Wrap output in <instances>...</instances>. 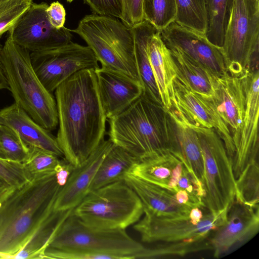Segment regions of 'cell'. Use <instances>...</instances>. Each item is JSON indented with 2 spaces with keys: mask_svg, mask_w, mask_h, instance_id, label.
I'll return each mask as SVG.
<instances>
[{
  "mask_svg": "<svg viewBox=\"0 0 259 259\" xmlns=\"http://www.w3.org/2000/svg\"><path fill=\"white\" fill-rule=\"evenodd\" d=\"M159 31L167 48L180 50L217 77L228 72L221 48L209 41L205 35L175 21Z\"/></svg>",
  "mask_w": 259,
  "mask_h": 259,
  "instance_id": "obj_16",
  "label": "cell"
},
{
  "mask_svg": "<svg viewBox=\"0 0 259 259\" xmlns=\"http://www.w3.org/2000/svg\"><path fill=\"white\" fill-rule=\"evenodd\" d=\"M167 48L172 58L177 76L196 93L206 97H212L219 77L180 50Z\"/></svg>",
  "mask_w": 259,
  "mask_h": 259,
  "instance_id": "obj_24",
  "label": "cell"
},
{
  "mask_svg": "<svg viewBox=\"0 0 259 259\" xmlns=\"http://www.w3.org/2000/svg\"><path fill=\"white\" fill-rule=\"evenodd\" d=\"M175 105L195 126L214 129L222 140L229 156L232 159L235 146L230 130L220 116L211 97L202 96L192 91L177 76L173 80Z\"/></svg>",
  "mask_w": 259,
  "mask_h": 259,
  "instance_id": "obj_14",
  "label": "cell"
},
{
  "mask_svg": "<svg viewBox=\"0 0 259 259\" xmlns=\"http://www.w3.org/2000/svg\"><path fill=\"white\" fill-rule=\"evenodd\" d=\"M73 210H56L13 258H43L45 250Z\"/></svg>",
  "mask_w": 259,
  "mask_h": 259,
  "instance_id": "obj_28",
  "label": "cell"
},
{
  "mask_svg": "<svg viewBox=\"0 0 259 259\" xmlns=\"http://www.w3.org/2000/svg\"><path fill=\"white\" fill-rule=\"evenodd\" d=\"M242 80L246 105L241 134L233 157V169L236 179L250 163L258 162L259 70L254 69L240 77Z\"/></svg>",
  "mask_w": 259,
  "mask_h": 259,
  "instance_id": "obj_15",
  "label": "cell"
},
{
  "mask_svg": "<svg viewBox=\"0 0 259 259\" xmlns=\"http://www.w3.org/2000/svg\"><path fill=\"white\" fill-rule=\"evenodd\" d=\"M70 30L84 39L102 66L140 81L131 27L114 17L93 14L86 15L75 29Z\"/></svg>",
  "mask_w": 259,
  "mask_h": 259,
  "instance_id": "obj_5",
  "label": "cell"
},
{
  "mask_svg": "<svg viewBox=\"0 0 259 259\" xmlns=\"http://www.w3.org/2000/svg\"><path fill=\"white\" fill-rule=\"evenodd\" d=\"M46 3H33L10 32L13 40L31 52L56 48L71 41L70 29H57L50 23Z\"/></svg>",
  "mask_w": 259,
  "mask_h": 259,
  "instance_id": "obj_13",
  "label": "cell"
},
{
  "mask_svg": "<svg viewBox=\"0 0 259 259\" xmlns=\"http://www.w3.org/2000/svg\"><path fill=\"white\" fill-rule=\"evenodd\" d=\"M2 46L0 45V90L7 89L9 90V88L4 73L3 64L1 59V50Z\"/></svg>",
  "mask_w": 259,
  "mask_h": 259,
  "instance_id": "obj_41",
  "label": "cell"
},
{
  "mask_svg": "<svg viewBox=\"0 0 259 259\" xmlns=\"http://www.w3.org/2000/svg\"><path fill=\"white\" fill-rule=\"evenodd\" d=\"M131 28L134 37L136 64L144 92L155 102L162 104L148 53V45L150 39L159 30L144 20Z\"/></svg>",
  "mask_w": 259,
  "mask_h": 259,
  "instance_id": "obj_26",
  "label": "cell"
},
{
  "mask_svg": "<svg viewBox=\"0 0 259 259\" xmlns=\"http://www.w3.org/2000/svg\"><path fill=\"white\" fill-rule=\"evenodd\" d=\"M59 130L57 139L64 158L74 167L98 147L107 118L94 69L80 70L55 90Z\"/></svg>",
  "mask_w": 259,
  "mask_h": 259,
  "instance_id": "obj_1",
  "label": "cell"
},
{
  "mask_svg": "<svg viewBox=\"0 0 259 259\" xmlns=\"http://www.w3.org/2000/svg\"><path fill=\"white\" fill-rule=\"evenodd\" d=\"M72 213L91 227L125 229L140 220L144 208L134 190L121 180L90 190Z\"/></svg>",
  "mask_w": 259,
  "mask_h": 259,
  "instance_id": "obj_6",
  "label": "cell"
},
{
  "mask_svg": "<svg viewBox=\"0 0 259 259\" xmlns=\"http://www.w3.org/2000/svg\"><path fill=\"white\" fill-rule=\"evenodd\" d=\"M33 0H0V38L13 28Z\"/></svg>",
  "mask_w": 259,
  "mask_h": 259,
  "instance_id": "obj_35",
  "label": "cell"
},
{
  "mask_svg": "<svg viewBox=\"0 0 259 259\" xmlns=\"http://www.w3.org/2000/svg\"><path fill=\"white\" fill-rule=\"evenodd\" d=\"M113 145L109 139H104L87 159L74 168L57 195L56 210L73 209L79 203L89 191L101 163Z\"/></svg>",
  "mask_w": 259,
  "mask_h": 259,
  "instance_id": "obj_19",
  "label": "cell"
},
{
  "mask_svg": "<svg viewBox=\"0 0 259 259\" xmlns=\"http://www.w3.org/2000/svg\"><path fill=\"white\" fill-rule=\"evenodd\" d=\"M193 126L197 134L203 158L205 207L210 212H220L229 208L235 199L233 160L214 129Z\"/></svg>",
  "mask_w": 259,
  "mask_h": 259,
  "instance_id": "obj_9",
  "label": "cell"
},
{
  "mask_svg": "<svg viewBox=\"0 0 259 259\" xmlns=\"http://www.w3.org/2000/svg\"><path fill=\"white\" fill-rule=\"evenodd\" d=\"M59 157L41 149L29 147L23 163L32 177L36 175L55 172L61 160Z\"/></svg>",
  "mask_w": 259,
  "mask_h": 259,
  "instance_id": "obj_34",
  "label": "cell"
},
{
  "mask_svg": "<svg viewBox=\"0 0 259 259\" xmlns=\"http://www.w3.org/2000/svg\"><path fill=\"white\" fill-rule=\"evenodd\" d=\"M95 73L107 120L127 108L144 92L140 81L116 70L101 66Z\"/></svg>",
  "mask_w": 259,
  "mask_h": 259,
  "instance_id": "obj_18",
  "label": "cell"
},
{
  "mask_svg": "<svg viewBox=\"0 0 259 259\" xmlns=\"http://www.w3.org/2000/svg\"><path fill=\"white\" fill-rule=\"evenodd\" d=\"M123 13L121 21L130 27L144 20L143 0H122Z\"/></svg>",
  "mask_w": 259,
  "mask_h": 259,
  "instance_id": "obj_38",
  "label": "cell"
},
{
  "mask_svg": "<svg viewBox=\"0 0 259 259\" xmlns=\"http://www.w3.org/2000/svg\"><path fill=\"white\" fill-rule=\"evenodd\" d=\"M124 180L140 198L144 211L165 218L189 217L192 208L180 203L169 190L131 174L125 176Z\"/></svg>",
  "mask_w": 259,
  "mask_h": 259,
  "instance_id": "obj_22",
  "label": "cell"
},
{
  "mask_svg": "<svg viewBox=\"0 0 259 259\" xmlns=\"http://www.w3.org/2000/svg\"><path fill=\"white\" fill-rule=\"evenodd\" d=\"M0 149L4 158L22 162L29 148L13 129L0 124Z\"/></svg>",
  "mask_w": 259,
  "mask_h": 259,
  "instance_id": "obj_33",
  "label": "cell"
},
{
  "mask_svg": "<svg viewBox=\"0 0 259 259\" xmlns=\"http://www.w3.org/2000/svg\"><path fill=\"white\" fill-rule=\"evenodd\" d=\"M63 187L55 171L34 175L0 206V254L13 258L56 210Z\"/></svg>",
  "mask_w": 259,
  "mask_h": 259,
  "instance_id": "obj_2",
  "label": "cell"
},
{
  "mask_svg": "<svg viewBox=\"0 0 259 259\" xmlns=\"http://www.w3.org/2000/svg\"><path fill=\"white\" fill-rule=\"evenodd\" d=\"M94 14L122 19V0H83Z\"/></svg>",
  "mask_w": 259,
  "mask_h": 259,
  "instance_id": "obj_37",
  "label": "cell"
},
{
  "mask_svg": "<svg viewBox=\"0 0 259 259\" xmlns=\"http://www.w3.org/2000/svg\"><path fill=\"white\" fill-rule=\"evenodd\" d=\"M259 230V208L235 199L229 207L226 221L210 240L213 255L219 257L246 243Z\"/></svg>",
  "mask_w": 259,
  "mask_h": 259,
  "instance_id": "obj_17",
  "label": "cell"
},
{
  "mask_svg": "<svg viewBox=\"0 0 259 259\" xmlns=\"http://www.w3.org/2000/svg\"><path fill=\"white\" fill-rule=\"evenodd\" d=\"M212 99L220 116L230 130L235 149L240 136L246 105L241 78L228 72L219 77Z\"/></svg>",
  "mask_w": 259,
  "mask_h": 259,
  "instance_id": "obj_20",
  "label": "cell"
},
{
  "mask_svg": "<svg viewBox=\"0 0 259 259\" xmlns=\"http://www.w3.org/2000/svg\"><path fill=\"white\" fill-rule=\"evenodd\" d=\"M73 0H67V2H69V3H71L73 1Z\"/></svg>",
  "mask_w": 259,
  "mask_h": 259,
  "instance_id": "obj_44",
  "label": "cell"
},
{
  "mask_svg": "<svg viewBox=\"0 0 259 259\" xmlns=\"http://www.w3.org/2000/svg\"><path fill=\"white\" fill-rule=\"evenodd\" d=\"M221 49L230 74L258 69V0H234Z\"/></svg>",
  "mask_w": 259,
  "mask_h": 259,
  "instance_id": "obj_7",
  "label": "cell"
},
{
  "mask_svg": "<svg viewBox=\"0 0 259 259\" xmlns=\"http://www.w3.org/2000/svg\"><path fill=\"white\" fill-rule=\"evenodd\" d=\"M148 53L161 102L168 111L172 107L173 80L177 72L170 51L162 40L159 31L150 39Z\"/></svg>",
  "mask_w": 259,
  "mask_h": 259,
  "instance_id": "obj_23",
  "label": "cell"
},
{
  "mask_svg": "<svg viewBox=\"0 0 259 259\" xmlns=\"http://www.w3.org/2000/svg\"><path fill=\"white\" fill-rule=\"evenodd\" d=\"M30 52L9 34L2 48L1 59L15 103L36 123L49 131L58 124L56 102L42 84L31 64Z\"/></svg>",
  "mask_w": 259,
  "mask_h": 259,
  "instance_id": "obj_4",
  "label": "cell"
},
{
  "mask_svg": "<svg viewBox=\"0 0 259 259\" xmlns=\"http://www.w3.org/2000/svg\"><path fill=\"white\" fill-rule=\"evenodd\" d=\"M206 16L205 36L222 47L234 0H204Z\"/></svg>",
  "mask_w": 259,
  "mask_h": 259,
  "instance_id": "obj_29",
  "label": "cell"
},
{
  "mask_svg": "<svg viewBox=\"0 0 259 259\" xmlns=\"http://www.w3.org/2000/svg\"><path fill=\"white\" fill-rule=\"evenodd\" d=\"M107 120L109 139L139 162L181 151L169 113L144 92L127 108Z\"/></svg>",
  "mask_w": 259,
  "mask_h": 259,
  "instance_id": "obj_3",
  "label": "cell"
},
{
  "mask_svg": "<svg viewBox=\"0 0 259 259\" xmlns=\"http://www.w3.org/2000/svg\"><path fill=\"white\" fill-rule=\"evenodd\" d=\"M32 178L22 162L0 157V179L18 188Z\"/></svg>",
  "mask_w": 259,
  "mask_h": 259,
  "instance_id": "obj_36",
  "label": "cell"
},
{
  "mask_svg": "<svg viewBox=\"0 0 259 259\" xmlns=\"http://www.w3.org/2000/svg\"><path fill=\"white\" fill-rule=\"evenodd\" d=\"M33 68L45 88L50 93L76 72L98 68V60L89 46L70 41L51 50L31 52Z\"/></svg>",
  "mask_w": 259,
  "mask_h": 259,
  "instance_id": "obj_12",
  "label": "cell"
},
{
  "mask_svg": "<svg viewBox=\"0 0 259 259\" xmlns=\"http://www.w3.org/2000/svg\"><path fill=\"white\" fill-rule=\"evenodd\" d=\"M46 12L50 23L54 28L60 29L64 27L66 12L61 3L59 2L51 3Z\"/></svg>",
  "mask_w": 259,
  "mask_h": 259,
  "instance_id": "obj_39",
  "label": "cell"
},
{
  "mask_svg": "<svg viewBox=\"0 0 259 259\" xmlns=\"http://www.w3.org/2000/svg\"><path fill=\"white\" fill-rule=\"evenodd\" d=\"M167 111L175 126L180 151L195 176L204 185L203 158L197 134L192 124L175 105H172Z\"/></svg>",
  "mask_w": 259,
  "mask_h": 259,
  "instance_id": "obj_25",
  "label": "cell"
},
{
  "mask_svg": "<svg viewBox=\"0 0 259 259\" xmlns=\"http://www.w3.org/2000/svg\"><path fill=\"white\" fill-rule=\"evenodd\" d=\"M144 20L160 30L174 22L177 15L175 0H143Z\"/></svg>",
  "mask_w": 259,
  "mask_h": 259,
  "instance_id": "obj_32",
  "label": "cell"
},
{
  "mask_svg": "<svg viewBox=\"0 0 259 259\" xmlns=\"http://www.w3.org/2000/svg\"><path fill=\"white\" fill-rule=\"evenodd\" d=\"M0 157H2V158H4V156H3V153L0 149Z\"/></svg>",
  "mask_w": 259,
  "mask_h": 259,
  "instance_id": "obj_43",
  "label": "cell"
},
{
  "mask_svg": "<svg viewBox=\"0 0 259 259\" xmlns=\"http://www.w3.org/2000/svg\"><path fill=\"white\" fill-rule=\"evenodd\" d=\"M235 199L246 205L259 208L258 162L249 164L236 179Z\"/></svg>",
  "mask_w": 259,
  "mask_h": 259,
  "instance_id": "obj_31",
  "label": "cell"
},
{
  "mask_svg": "<svg viewBox=\"0 0 259 259\" xmlns=\"http://www.w3.org/2000/svg\"><path fill=\"white\" fill-rule=\"evenodd\" d=\"M131 174L162 187L176 195L181 204L205 207L204 186L181 151L172 152L138 162Z\"/></svg>",
  "mask_w": 259,
  "mask_h": 259,
  "instance_id": "obj_10",
  "label": "cell"
},
{
  "mask_svg": "<svg viewBox=\"0 0 259 259\" xmlns=\"http://www.w3.org/2000/svg\"><path fill=\"white\" fill-rule=\"evenodd\" d=\"M139 161L120 147L113 144L101 163L90 190L124 180ZM89 190V191H90Z\"/></svg>",
  "mask_w": 259,
  "mask_h": 259,
  "instance_id": "obj_27",
  "label": "cell"
},
{
  "mask_svg": "<svg viewBox=\"0 0 259 259\" xmlns=\"http://www.w3.org/2000/svg\"><path fill=\"white\" fill-rule=\"evenodd\" d=\"M0 124L15 131L28 148H38L64 157L57 138L36 123L16 103L0 110Z\"/></svg>",
  "mask_w": 259,
  "mask_h": 259,
  "instance_id": "obj_21",
  "label": "cell"
},
{
  "mask_svg": "<svg viewBox=\"0 0 259 259\" xmlns=\"http://www.w3.org/2000/svg\"><path fill=\"white\" fill-rule=\"evenodd\" d=\"M203 214L199 207H195L191 208L189 217L194 222H199L203 217Z\"/></svg>",
  "mask_w": 259,
  "mask_h": 259,
  "instance_id": "obj_42",
  "label": "cell"
},
{
  "mask_svg": "<svg viewBox=\"0 0 259 259\" xmlns=\"http://www.w3.org/2000/svg\"><path fill=\"white\" fill-rule=\"evenodd\" d=\"M228 208L218 213L209 212L198 223L189 217L165 218L144 211V217L134 225V228L144 242H202L225 223Z\"/></svg>",
  "mask_w": 259,
  "mask_h": 259,
  "instance_id": "obj_11",
  "label": "cell"
},
{
  "mask_svg": "<svg viewBox=\"0 0 259 259\" xmlns=\"http://www.w3.org/2000/svg\"><path fill=\"white\" fill-rule=\"evenodd\" d=\"M16 189L0 179V206Z\"/></svg>",
  "mask_w": 259,
  "mask_h": 259,
  "instance_id": "obj_40",
  "label": "cell"
},
{
  "mask_svg": "<svg viewBox=\"0 0 259 259\" xmlns=\"http://www.w3.org/2000/svg\"><path fill=\"white\" fill-rule=\"evenodd\" d=\"M177 15L175 22L205 35L206 16L204 0H175Z\"/></svg>",
  "mask_w": 259,
  "mask_h": 259,
  "instance_id": "obj_30",
  "label": "cell"
},
{
  "mask_svg": "<svg viewBox=\"0 0 259 259\" xmlns=\"http://www.w3.org/2000/svg\"><path fill=\"white\" fill-rule=\"evenodd\" d=\"M145 247L132 238L125 229L91 227L72 212L62 224L48 248L110 254L120 259H137Z\"/></svg>",
  "mask_w": 259,
  "mask_h": 259,
  "instance_id": "obj_8",
  "label": "cell"
}]
</instances>
